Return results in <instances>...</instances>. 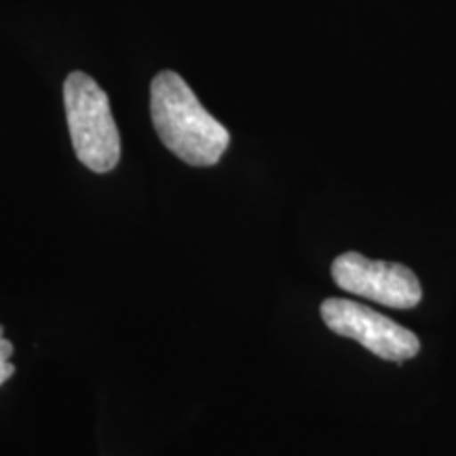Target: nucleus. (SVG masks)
Segmentation results:
<instances>
[{
  "mask_svg": "<svg viewBox=\"0 0 456 456\" xmlns=\"http://www.w3.org/2000/svg\"><path fill=\"white\" fill-rule=\"evenodd\" d=\"M322 317L332 332L357 340L387 362H406L420 351L414 332L359 302L330 298L322 305Z\"/></svg>",
  "mask_w": 456,
  "mask_h": 456,
  "instance_id": "20e7f679",
  "label": "nucleus"
},
{
  "mask_svg": "<svg viewBox=\"0 0 456 456\" xmlns=\"http://www.w3.org/2000/svg\"><path fill=\"white\" fill-rule=\"evenodd\" d=\"M64 104L78 161L95 174L112 171L121 159V138L104 89L89 74L72 72L64 83Z\"/></svg>",
  "mask_w": 456,
  "mask_h": 456,
  "instance_id": "f03ea898",
  "label": "nucleus"
},
{
  "mask_svg": "<svg viewBox=\"0 0 456 456\" xmlns=\"http://www.w3.org/2000/svg\"><path fill=\"white\" fill-rule=\"evenodd\" d=\"M332 277L345 292L391 309H414L423 300L419 279L408 266L397 262L370 260L357 252H346L334 260Z\"/></svg>",
  "mask_w": 456,
  "mask_h": 456,
  "instance_id": "7ed1b4c3",
  "label": "nucleus"
},
{
  "mask_svg": "<svg viewBox=\"0 0 456 456\" xmlns=\"http://www.w3.org/2000/svg\"><path fill=\"white\" fill-rule=\"evenodd\" d=\"M151 114L163 144L188 165H216L231 144L228 129L205 110L178 72L152 78Z\"/></svg>",
  "mask_w": 456,
  "mask_h": 456,
  "instance_id": "f257e3e1",
  "label": "nucleus"
}]
</instances>
